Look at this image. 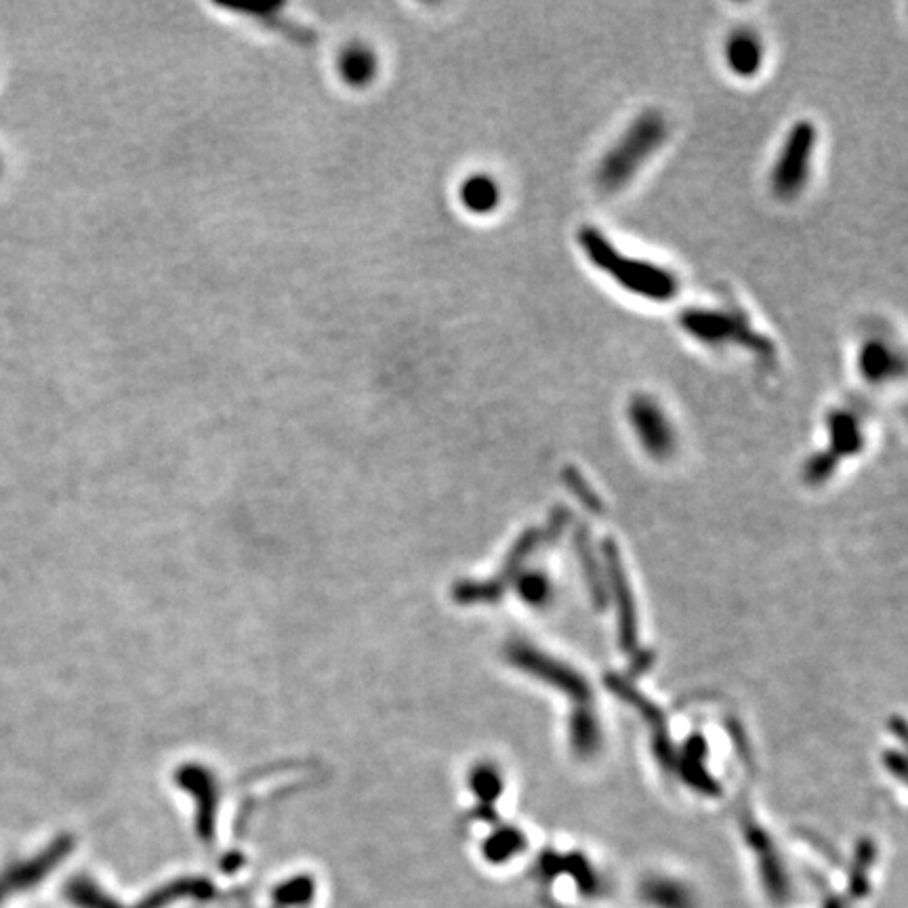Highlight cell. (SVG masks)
I'll use <instances>...</instances> for the list:
<instances>
[{"label": "cell", "instance_id": "cell-1", "mask_svg": "<svg viewBox=\"0 0 908 908\" xmlns=\"http://www.w3.org/2000/svg\"><path fill=\"white\" fill-rule=\"evenodd\" d=\"M578 246L593 268L602 271L618 289L634 297L667 303L679 291V282L673 271L645 259L629 257L602 230L593 226H583L578 230Z\"/></svg>", "mask_w": 908, "mask_h": 908}, {"label": "cell", "instance_id": "cell-2", "mask_svg": "<svg viewBox=\"0 0 908 908\" xmlns=\"http://www.w3.org/2000/svg\"><path fill=\"white\" fill-rule=\"evenodd\" d=\"M669 137V125L656 110H648L625 129L598 165V186L605 194L627 188L641 168L658 154Z\"/></svg>", "mask_w": 908, "mask_h": 908}, {"label": "cell", "instance_id": "cell-3", "mask_svg": "<svg viewBox=\"0 0 908 908\" xmlns=\"http://www.w3.org/2000/svg\"><path fill=\"white\" fill-rule=\"evenodd\" d=\"M679 327L686 335L711 347L739 345L757 356H772V341L757 333L742 314L692 307L679 316Z\"/></svg>", "mask_w": 908, "mask_h": 908}, {"label": "cell", "instance_id": "cell-4", "mask_svg": "<svg viewBox=\"0 0 908 908\" xmlns=\"http://www.w3.org/2000/svg\"><path fill=\"white\" fill-rule=\"evenodd\" d=\"M816 143L818 131L811 120H800L789 129L770 170V188L776 199L793 201L806 190Z\"/></svg>", "mask_w": 908, "mask_h": 908}, {"label": "cell", "instance_id": "cell-5", "mask_svg": "<svg viewBox=\"0 0 908 908\" xmlns=\"http://www.w3.org/2000/svg\"><path fill=\"white\" fill-rule=\"evenodd\" d=\"M629 423L641 446L656 459H665L675 448V432L669 417L650 396H636L629 402Z\"/></svg>", "mask_w": 908, "mask_h": 908}, {"label": "cell", "instance_id": "cell-6", "mask_svg": "<svg viewBox=\"0 0 908 908\" xmlns=\"http://www.w3.org/2000/svg\"><path fill=\"white\" fill-rule=\"evenodd\" d=\"M69 849V840L55 841L51 847L40 852L33 860L11 865L7 871L0 873V905L24 890L38 885L49 871H53Z\"/></svg>", "mask_w": 908, "mask_h": 908}, {"label": "cell", "instance_id": "cell-7", "mask_svg": "<svg viewBox=\"0 0 908 908\" xmlns=\"http://www.w3.org/2000/svg\"><path fill=\"white\" fill-rule=\"evenodd\" d=\"M726 64L728 69L739 78H753L764 66V42L751 30H737L726 40Z\"/></svg>", "mask_w": 908, "mask_h": 908}, {"label": "cell", "instance_id": "cell-8", "mask_svg": "<svg viewBox=\"0 0 908 908\" xmlns=\"http://www.w3.org/2000/svg\"><path fill=\"white\" fill-rule=\"evenodd\" d=\"M639 898L650 908H699L696 894L672 877H650L639 887Z\"/></svg>", "mask_w": 908, "mask_h": 908}, {"label": "cell", "instance_id": "cell-9", "mask_svg": "<svg viewBox=\"0 0 908 908\" xmlns=\"http://www.w3.org/2000/svg\"><path fill=\"white\" fill-rule=\"evenodd\" d=\"M459 199L468 213L484 217V215H493L501 206L503 192L495 177L486 172H473L461 183Z\"/></svg>", "mask_w": 908, "mask_h": 908}, {"label": "cell", "instance_id": "cell-10", "mask_svg": "<svg viewBox=\"0 0 908 908\" xmlns=\"http://www.w3.org/2000/svg\"><path fill=\"white\" fill-rule=\"evenodd\" d=\"M860 374L869 383H885L903 372V358L883 341H867L858 356Z\"/></svg>", "mask_w": 908, "mask_h": 908}, {"label": "cell", "instance_id": "cell-11", "mask_svg": "<svg viewBox=\"0 0 908 908\" xmlns=\"http://www.w3.org/2000/svg\"><path fill=\"white\" fill-rule=\"evenodd\" d=\"M376 67V55L367 44H351L338 57V72L351 87H367Z\"/></svg>", "mask_w": 908, "mask_h": 908}, {"label": "cell", "instance_id": "cell-12", "mask_svg": "<svg viewBox=\"0 0 908 908\" xmlns=\"http://www.w3.org/2000/svg\"><path fill=\"white\" fill-rule=\"evenodd\" d=\"M829 430H831V437H833V444H835L837 452H856L860 448V444H862L860 425L849 412L835 410L829 417Z\"/></svg>", "mask_w": 908, "mask_h": 908}, {"label": "cell", "instance_id": "cell-13", "mask_svg": "<svg viewBox=\"0 0 908 908\" xmlns=\"http://www.w3.org/2000/svg\"><path fill=\"white\" fill-rule=\"evenodd\" d=\"M522 841L524 840H520V835L503 833V835H499V837H495V840L486 843L484 856H486V860L501 865V862H507L515 852H520L524 847Z\"/></svg>", "mask_w": 908, "mask_h": 908}, {"label": "cell", "instance_id": "cell-14", "mask_svg": "<svg viewBox=\"0 0 908 908\" xmlns=\"http://www.w3.org/2000/svg\"><path fill=\"white\" fill-rule=\"evenodd\" d=\"M2 172H4V163H2V156H0V179H2Z\"/></svg>", "mask_w": 908, "mask_h": 908}]
</instances>
